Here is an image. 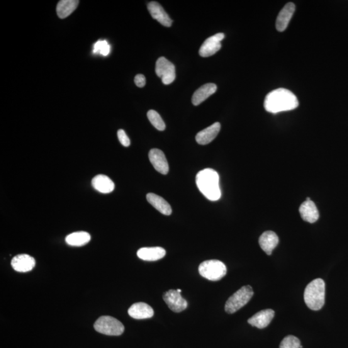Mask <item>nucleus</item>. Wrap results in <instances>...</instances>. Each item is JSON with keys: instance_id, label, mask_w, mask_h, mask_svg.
Returning a JSON list of instances; mask_svg holds the SVG:
<instances>
[{"instance_id": "1", "label": "nucleus", "mask_w": 348, "mask_h": 348, "mask_svg": "<svg viewBox=\"0 0 348 348\" xmlns=\"http://www.w3.org/2000/svg\"><path fill=\"white\" fill-rule=\"evenodd\" d=\"M299 104L296 95L283 88L270 92L266 95L264 102L265 110L272 114L294 110L298 108Z\"/></svg>"}, {"instance_id": "2", "label": "nucleus", "mask_w": 348, "mask_h": 348, "mask_svg": "<svg viewBox=\"0 0 348 348\" xmlns=\"http://www.w3.org/2000/svg\"><path fill=\"white\" fill-rule=\"evenodd\" d=\"M196 181L199 191L209 200L216 201L221 198L220 176L216 170L211 169L201 170L197 174Z\"/></svg>"}, {"instance_id": "3", "label": "nucleus", "mask_w": 348, "mask_h": 348, "mask_svg": "<svg viewBox=\"0 0 348 348\" xmlns=\"http://www.w3.org/2000/svg\"><path fill=\"white\" fill-rule=\"evenodd\" d=\"M304 301L311 310H320L325 303V282L321 279H316L306 286L304 293Z\"/></svg>"}, {"instance_id": "4", "label": "nucleus", "mask_w": 348, "mask_h": 348, "mask_svg": "<svg viewBox=\"0 0 348 348\" xmlns=\"http://www.w3.org/2000/svg\"><path fill=\"white\" fill-rule=\"evenodd\" d=\"M226 272L225 264L218 260H206L199 266L201 276L211 281H220L226 276Z\"/></svg>"}, {"instance_id": "5", "label": "nucleus", "mask_w": 348, "mask_h": 348, "mask_svg": "<svg viewBox=\"0 0 348 348\" xmlns=\"http://www.w3.org/2000/svg\"><path fill=\"white\" fill-rule=\"evenodd\" d=\"M254 296V291L250 286H245L238 289L230 297L225 304V311L232 314L245 306Z\"/></svg>"}, {"instance_id": "6", "label": "nucleus", "mask_w": 348, "mask_h": 348, "mask_svg": "<svg viewBox=\"0 0 348 348\" xmlns=\"http://www.w3.org/2000/svg\"><path fill=\"white\" fill-rule=\"evenodd\" d=\"M94 327L96 332L110 336L122 335L125 330L123 324L111 316L99 317L94 323Z\"/></svg>"}, {"instance_id": "7", "label": "nucleus", "mask_w": 348, "mask_h": 348, "mask_svg": "<svg viewBox=\"0 0 348 348\" xmlns=\"http://www.w3.org/2000/svg\"><path fill=\"white\" fill-rule=\"evenodd\" d=\"M155 72L162 78L165 85L171 84L176 79V69L174 65L165 57H160L155 65Z\"/></svg>"}, {"instance_id": "8", "label": "nucleus", "mask_w": 348, "mask_h": 348, "mask_svg": "<svg viewBox=\"0 0 348 348\" xmlns=\"http://www.w3.org/2000/svg\"><path fill=\"white\" fill-rule=\"evenodd\" d=\"M163 300L169 306L170 310L174 312L179 313L184 311L188 306V303L181 295V293L175 290L170 289L165 292L163 295Z\"/></svg>"}, {"instance_id": "9", "label": "nucleus", "mask_w": 348, "mask_h": 348, "mask_svg": "<svg viewBox=\"0 0 348 348\" xmlns=\"http://www.w3.org/2000/svg\"><path fill=\"white\" fill-rule=\"evenodd\" d=\"M224 38L225 35L223 33H218L206 39L199 49V55L202 57L206 58L215 55L221 49V41Z\"/></svg>"}, {"instance_id": "10", "label": "nucleus", "mask_w": 348, "mask_h": 348, "mask_svg": "<svg viewBox=\"0 0 348 348\" xmlns=\"http://www.w3.org/2000/svg\"><path fill=\"white\" fill-rule=\"evenodd\" d=\"M150 162L154 169L160 174L166 175L169 172V163L164 153L157 148L150 150L148 154Z\"/></svg>"}, {"instance_id": "11", "label": "nucleus", "mask_w": 348, "mask_h": 348, "mask_svg": "<svg viewBox=\"0 0 348 348\" xmlns=\"http://www.w3.org/2000/svg\"><path fill=\"white\" fill-rule=\"evenodd\" d=\"M35 259L28 254H20L14 257L11 260V266L18 272H28L35 267Z\"/></svg>"}, {"instance_id": "12", "label": "nucleus", "mask_w": 348, "mask_h": 348, "mask_svg": "<svg viewBox=\"0 0 348 348\" xmlns=\"http://www.w3.org/2000/svg\"><path fill=\"white\" fill-rule=\"evenodd\" d=\"M274 316L275 311L273 310L266 309V310L255 313L254 316L248 319V323L259 329H263L270 325Z\"/></svg>"}, {"instance_id": "13", "label": "nucleus", "mask_w": 348, "mask_h": 348, "mask_svg": "<svg viewBox=\"0 0 348 348\" xmlns=\"http://www.w3.org/2000/svg\"><path fill=\"white\" fill-rule=\"evenodd\" d=\"M296 11L295 4L289 2L280 12L276 20V29L279 32L286 30Z\"/></svg>"}, {"instance_id": "14", "label": "nucleus", "mask_w": 348, "mask_h": 348, "mask_svg": "<svg viewBox=\"0 0 348 348\" xmlns=\"http://www.w3.org/2000/svg\"><path fill=\"white\" fill-rule=\"evenodd\" d=\"M128 315L135 319L150 318L154 315L153 308L145 303H137L132 304L128 310Z\"/></svg>"}, {"instance_id": "15", "label": "nucleus", "mask_w": 348, "mask_h": 348, "mask_svg": "<svg viewBox=\"0 0 348 348\" xmlns=\"http://www.w3.org/2000/svg\"><path fill=\"white\" fill-rule=\"evenodd\" d=\"M148 10L150 12L152 18L165 26H170L172 24V20L168 15L164 9L156 2H151L148 4Z\"/></svg>"}, {"instance_id": "16", "label": "nucleus", "mask_w": 348, "mask_h": 348, "mask_svg": "<svg viewBox=\"0 0 348 348\" xmlns=\"http://www.w3.org/2000/svg\"><path fill=\"white\" fill-rule=\"evenodd\" d=\"M221 130V124L217 122L200 131L196 135V140L199 145H205L211 143L218 135Z\"/></svg>"}, {"instance_id": "17", "label": "nucleus", "mask_w": 348, "mask_h": 348, "mask_svg": "<svg viewBox=\"0 0 348 348\" xmlns=\"http://www.w3.org/2000/svg\"><path fill=\"white\" fill-rule=\"evenodd\" d=\"M302 219L306 222L315 223L319 218V213L317 206L312 201H306L301 204L299 208Z\"/></svg>"}, {"instance_id": "18", "label": "nucleus", "mask_w": 348, "mask_h": 348, "mask_svg": "<svg viewBox=\"0 0 348 348\" xmlns=\"http://www.w3.org/2000/svg\"><path fill=\"white\" fill-rule=\"evenodd\" d=\"M279 237L276 233L272 231H266L262 233L259 238V243L260 248L267 255H270L279 244Z\"/></svg>"}, {"instance_id": "19", "label": "nucleus", "mask_w": 348, "mask_h": 348, "mask_svg": "<svg viewBox=\"0 0 348 348\" xmlns=\"http://www.w3.org/2000/svg\"><path fill=\"white\" fill-rule=\"evenodd\" d=\"M137 255L140 259L146 261H155L163 259L166 251L162 247L142 248L138 250Z\"/></svg>"}, {"instance_id": "20", "label": "nucleus", "mask_w": 348, "mask_h": 348, "mask_svg": "<svg viewBox=\"0 0 348 348\" xmlns=\"http://www.w3.org/2000/svg\"><path fill=\"white\" fill-rule=\"evenodd\" d=\"M92 185L96 191L102 194L111 193L115 188V184L112 179L103 174L94 177L92 180Z\"/></svg>"}, {"instance_id": "21", "label": "nucleus", "mask_w": 348, "mask_h": 348, "mask_svg": "<svg viewBox=\"0 0 348 348\" xmlns=\"http://www.w3.org/2000/svg\"><path fill=\"white\" fill-rule=\"evenodd\" d=\"M217 91V85L213 84H207L203 85L200 88L194 92L192 96V101L194 105L198 106L205 101L211 95Z\"/></svg>"}, {"instance_id": "22", "label": "nucleus", "mask_w": 348, "mask_h": 348, "mask_svg": "<svg viewBox=\"0 0 348 348\" xmlns=\"http://www.w3.org/2000/svg\"><path fill=\"white\" fill-rule=\"evenodd\" d=\"M147 199L151 205L154 206L157 210L165 216L171 215L172 210L171 206L165 199L157 195L149 193L147 195Z\"/></svg>"}, {"instance_id": "23", "label": "nucleus", "mask_w": 348, "mask_h": 348, "mask_svg": "<svg viewBox=\"0 0 348 348\" xmlns=\"http://www.w3.org/2000/svg\"><path fill=\"white\" fill-rule=\"evenodd\" d=\"M79 3L77 0H62L58 2L57 12L61 19L66 18L76 9Z\"/></svg>"}, {"instance_id": "24", "label": "nucleus", "mask_w": 348, "mask_h": 348, "mask_svg": "<svg viewBox=\"0 0 348 348\" xmlns=\"http://www.w3.org/2000/svg\"><path fill=\"white\" fill-rule=\"evenodd\" d=\"M91 239V236L88 232H77L68 235L65 242L72 247H82L89 243Z\"/></svg>"}, {"instance_id": "25", "label": "nucleus", "mask_w": 348, "mask_h": 348, "mask_svg": "<svg viewBox=\"0 0 348 348\" xmlns=\"http://www.w3.org/2000/svg\"><path fill=\"white\" fill-rule=\"evenodd\" d=\"M147 117L148 119H149L151 124H152L155 128L157 129L158 130H165V128H166V125H165V123L164 121H163L162 117H160L156 111L154 110L148 111Z\"/></svg>"}, {"instance_id": "26", "label": "nucleus", "mask_w": 348, "mask_h": 348, "mask_svg": "<svg viewBox=\"0 0 348 348\" xmlns=\"http://www.w3.org/2000/svg\"><path fill=\"white\" fill-rule=\"evenodd\" d=\"M279 348H303L300 340L293 335L287 336L282 340Z\"/></svg>"}, {"instance_id": "27", "label": "nucleus", "mask_w": 348, "mask_h": 348, "mask_svg": "<svg viewBox=\"0 0 348 348\" xmlns=\"http://www.w3.org/2000/svg\"><path fill=\"white\" fill-rule=\"evenodd\" d=\"M94 52L106 57L111 52V46L106 40L97 41L94 46Z\"/></svg>"}, {"instance_id": "28", "label": "nucleus", "mask_w": 348, "mask_h": 348, "mask_svg": "<svg viewBox=\"0 0 348 348\" xmlns=\"http://www.w3.org/2000/svg\"><path fill=\"white\" fill-rule=\"evenodd\" d=\"M118 137L119 139V142L121 144L123 145L124 147H128L130 145V139L128 138L127 135H126L125 131L120 129L118 131Z\"/></svg>"}, {"instance_id": "29", "label": "nucleus", "mask_w": 348, "mask_h": 348, "mask_svg": "<svg viewBox=\"0 0 348 348\" xmlns=\"http://www.w3.org/2000/svg\"><path fill=\"white\" fill-rule=\"evenodd\" d=\"M135 84L137 85L138 87H140V88H142V87H145L146 84V78L144 76V75H136L135 78Z\"/></svg>"}, {"instance_id": "30", "label": "nucleus", "mask_w": 348, "mask_h": 348, "mask_svg": "<svg viewBox=\"0 0 348 348\" xmlns=\"http://www.w3.org/2000/svg\"><path fill=\"white\" fill-rule=\"evenodd\" d=\"M177 291H178V292H179V293H181V289H177Z\"/></svg>"}]
</instances>
